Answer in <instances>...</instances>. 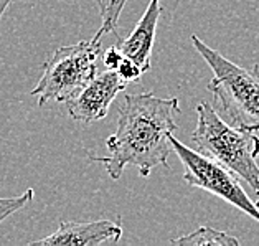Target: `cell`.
I'll return each mask as SVG.
<instances>
[{"label": "cell", "mask_w": 259, "mask_h": 246, "mask_svg": "<svg viewBox=\"0 0 259 246\" xmlns=\"http://www.w3.org/2000/svg\"><path fill=\"white\" fill-rule=\"evenodd\" d=\"M35 197L33 188H28L27 192L22 195H17V197H10V198H2L0 197V223L4 222L5 218H9L10 215H14L15 212L25 208Z\"/></svg>", "instance_id": "11"}, {"label": "cell", "mask_w": 259, "mask_h": 246, "mask_svg": "<svg viewBox=\"0 0 259 246\" xmlns=\"http://www.w3.org/2000/svg\"><path fill=\"white\" fill-rule=\"evenodd\" d=\"M94 2H96L98 9H99L101 28L94 33L93 42L99 43L104 35H109L112 31L117 30L119 18H121L124 5L127 0H94Z\"/></svg>", "instance_id": "10"}, {"label": "cell", "mask_w": 259, "mask_h": 246, "mask_svg": "<svg viewBox=\"0 0 259 246\" xmlns=\"http://www.w3.org/2000/svg\"><path fill=\"white\" fill-rule=\"evenodd\" d=\"M122 53H121V50L117 48V45H112L109 47L104 52L103 55V61H104V65L107 69H116V66L119 65V61L122 60Z\"/></svg>", "instance_id": "13"}, {"label": "cell", "mask_w": 259, "mask_h": 246, "mask_svg": "<svg viewBox=\"0 0 259 246\" xmlns=\"http://www.w3.org/2000/svg\"><path fill=\"white\" fill-rule=\"evenodd\" d=\"M162 14L160 0H150L147 9H145L141 20L137 22L136 28L131 31L127 38L119 42L117 48L121 50L124 56H127L139 65L144 73L150 69V60H152V48L155 42L157 23Z\"/></svg>", "instance_id": "8"}, {"label": "cell", "mask_w": 259, "mask_h": 246, "mask_svg": "<svg viewBox=\"0 0 259 246\" xmlns=\"http://www.w3.org/2000/svg\"><path fill=\"white\" fill-rule=\"evenodd\" d=\"M114 71L121 76V79H124L125 83H134V81H139L142 78L144 71L141 68H139V65H136L134 61L129 60L127 56H122V60L119 61V65L116 66Z\"/></svg>", "instance_id": "12"}, {"label": "cell", "mask_w": 259, "mask_h": 246, "mask_svg": "<svg viewBox=\"0 0 259 246\" xmlns=\"http://www.w3.org/2000/svg\"><path fill=\"white\" fill-rule=\"evenodd\" d=\"M192 141L198 152L233 170L259 195V136L225 122L210 103L197 106V128Z\"/></svg>", "instance_id": "2"}, {"label": "cell", "mask_w": 259, "mask_h": 246, "mask_svg": "<svg viewBox=\"0 0 259 246\" xmlns=\"http://www.w3.org/2000/svg\"><path fill=\"white\" fill-rule=\"evenodd\" d=\"M192 45L210 66L213 76L208 91L214 103L230 117L236 128L259 131V65L239 66L226 60L220 52L208 47L197 35H192Z\"/></svg>", "instance_id": "3"}, {"label": "cell", "mask_w": 259, "mask_h": 246, "mask_svg": "<svg viewBox=\"0 0 259 246\" xmlns=\"http://www.w3.org/2000/svg\"><path fill=\"white\" fill-rule=\"evenodd\" d=\"M127 88V83L114 71L107 69L103 74L94 76L86 83L73 98L65 101L66 111L71 119L83 124H93L107 116L109 106L121 91Z\"/></svg>", "instance_id": "6"}, {"label": "cell", "mask_w": 259, "mask_h": 246, "mask_svg": "<svg viewBox=\"0 0 259 246\" xmlns=\"http://www.w3.org/2000/svg\"><path fill=\"white\" fill-rule=\"evenodd\" d=\"M170 147L180 159L183 169V180L190 187L201 188L217 197L228 201L238 210L248 213L259 222V210L256 203L248 197L244 188L239 184V177L228 167L221 166L220 162L213 160L211 157L187 147L179 139L170 134Z\"/></svg>", "instance_id": "5"}, {"label": "cell", "mask_w": 259, "mask_h": 246, "mask_svg": "<svg viewBox=\"0 0 259 246\" xmlns=\"http://www.w3.org/2000/svg\"><path fill=\"white\" fill-rule=\"evenodd\" d=\"M12 0H0V20H2V17L5 14V10H7V7L10 5Z\"/></svg>", "instance_id": "14"}, {"label": "cell", "mask_w": 259, "mask_h": 246, "mask_svg": "<svg viewBox=\"0 0 259 246\" xmlns=\"http://www.w3.org/2000/svg\"><path fill=\"white\" fill-rule=\"evenodd\" d=\"M256 207H257V210H259V200L256 201Z\"/></svg>", "instance_id": "15"}, {"label": "cell", "mask_w": 259, "mask_h": 246, "mask_svg": "<svg viewBox=\"0 0 259 246\" xmlns=\"http://www.w3.org/2000/svg\"><path fill=\"white\" fill-rule=\"evenodd\" d=\"M172 244L182 246H238L239 239L211 226H200L185 236L172 239Z\"/></svg>", "instance_id": "9"}, {"label": "cell", "mask_w": 259, "mask_h": 246, "mask_svg": "<svg viewBox=\"0 0 259 246\" xmlns=\"http://www.w3.org/2000/svg\"><path fill=\"white\" fill-rule=\"evenodd\" d=\"M101 42H78L74 45L55 50L45 65L43 74L30 96L38 99V106L48 103H65L73 98L81 88L96 76Z\"/></svg>", "instance_id": "4"}, {"label": "cell", "mask_w": 259, "mask_h": 246, "mask_svg": "<svg viewBox=\"0 0 259 246\" xmlns=\"http://www.w3.org/2000/svg\"><path fill=\"white\" fill-rule=\"evenodd\" d=\"M179 112L177 98H159L154 93L125 94L119 106L116 132L106 139L109 155L90 154V159L103 163L112 180L121 179L125 167H136L144 179L155 167H168L172 152L168 137L179 129L175 122Z\"/></svg>", "instance_id": "1"}, {"label": "cell", "mask_w": 259, "mask_h": 246, "mask_svg": "<svg viewBox=\"0 0 259 246\" xmlns=\"http://www.w3.org/2000/svg\"><path fill=\"white\" fill-rule=\"evenodd\" d=\"M122 236V226L112 220L94 222H61L58 230L47 238L36 239L35 246H98L117 243Z\"/></svg>", "instance_id": "7"}]
</instances>
